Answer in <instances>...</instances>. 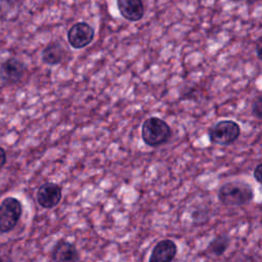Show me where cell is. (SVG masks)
Returning a JSON list of instances; mask_svg holds the SVG:
<instances>
[{
  "label": "cell",
  "instance_id": "5b68a950",
  "mask_svg": "<svg viewBox=\"0 0 262 262\" xmlns=\"http://www.w3.org/2000/svg\"><path fill=\"white\" fill-rule=\"evenodd\" d=\"M94 39V30L86 21L74 24L68 31V41L74 49L88 46Z\"/></svg>",
  "mask_w": 262,
  "mask_h": 262
},
{
  "label": "cell",
  "instance_id": "9a60e30c",
  "mask_svg": "<svg viewBox=\"0 0 262 262\" xmlns=\"http://www.w3.org/2000/svg\"><path fill=\"white\" fill-rule=\"evenodd\" d=\"M253 175H254L255 180L258 183H261V178H262V164L261 163H258L257 166L254 168Z\"/></svg>",
  "mask_w": 262,
  "mask_h": 262
},
{
  "label": "cell",
  "instance_id": "7c38bea8",
  "mask_svg": "<svg viewBox=\"0 0 262 262\" xmlns=\"http://www.w3.org/2000/svg\"><path fill=\"white\" fill-rule=\"evenodd\" d=\"M229 245H230L229 235L225 233L218 234L209 242L207 246V252L213 256L220 257L227 251Z\"/></svg>",
  "mask_w": 262,
  "mask_h": 262
},
{
  "label": "cell",
  "instance_id": "5bb4252c",
  "mask_svg": "<svg viewBox=\"0 0 262 262\" xmlns=\"http://www.w3.org/2000/svg\"><path fill=\"white\" fill-rule=\"evenodd\" d=\"M251 113L256 119L258 120L262 119V96L260 93L254 98L252 102Z\"/></svg>",
  "mask_w": 262,
  "mask_h": 262
},
{
  "label": "cell",
  "instance_id": "9c48e42d",
  "mask_svg": "<svg viewBox=\"0 0 262 262\" xmlns=\"http://www.w3.org/2000/svg\"><path fill=\"white\" fill-rule=\"evenodd\" d=\"M26 73V64L18 58L12 56L4 60L0 66V76L8 83H17Z\"/></svg>",
  "mask_w": 262,
  "mask_h": 262
},
{
  "label": "cell",
  "instance_id": "52a82bcc",
  "mask_svg": "<svg viewBox=\"0 0 262 262\" xmlns=\"http://www.w3.org/2000/svg\"><path fill=\"white\" fill-rule=\"evenodd\" d=\"M53 262H79L80 252L77 247L66 238L58 239L51 250Z\"/></svg>",
  "mask_w": 262,
  "mask_h": 262
},
{
  "label": "cell",
  "instance_id": "2e32d148",
  "mask_svg": "<svg viewBox=\"0 0 262 262\" xmlns=\"http://www.w3.org/2000/svg\"><path fill=\"white\" fill-rule=\"evenodd\" d=\"M6 159H7L6 151L3 147L0 146V169L6 164Z\"/></svg>",
  "mask_w": 262,
  "mask_h": 262
},
{
  "label": "cell",
  "instance_id": "ac0fdd59",
  "mask_svg": "<svg viewBox=\"0 0 262 262\" xmlns=\"http://www.w3.org/2000/svg\"><path fill=\"white\" fill-rule=\"evenodd\" d=\"M231 1L234 2V3H246V4H249V5H252L258 0H231Z\"/></svg>",
  "mask_w": 262,
  "mask_h": 262
},
{
  "label": "cell",
  "instance_id": "8fae6325",
  "mask_svg": "<svg viewBox=\"0 0 262 262\" xmlns=\"http://www.w3.org/2000/svg\"><path fill=\"white\" fill-rule=\"evenodd\" d=\"M67 57V48L58 41H52L47 44L41 53V59L45 64L57 66L64 61Z\"/></svg>",
  "mask_w": 262,
  "mask_h": 262
},
{
  "label": "cell",
  "instance_id": "30bf717a",
  "mask_svg": "<svg viewBox=\"0 0 262 262\" xmlns=\"http://www.w3.org/2000/svg\"><path fill=\"white\" fill-rule=\"evenodd\" d=\"M117 6L120 14L129 21H138L145 13L142 0H117Z\"/></svg>",
  "mask_w": 262,
  "mask_h": 262
},
{
  "label": "cell",
  "instance_id": "4fadbf2b",
  "mask_svg": "<svg viewBox=\"0 0 262 262\" xmlns=\"http://www.w3.org/2000/svg\"><path fill=\"white\" fill-rule=\"evenodd\" d=\"M210 219V215L208 209L206 208H198L191 213V220L194 226H202L207 223Z\"/></svg>",
  "mask_w": 262,
  "mask_h": 262
},
{
  "label": "cell",
  "instance_id": "277c9868",
  "mask_svg": "<svg viewBox=\"0 0 262 262\" xmlns=\"http://www.w3.org/2000/svg\"><path fill=\"white\" fill-rule=\"evenodd\" d=\"M23 215V204L14 196L5 198L0 204V232L8 233Z\"/></svg>",
  "mask_w": 262,
  "mask_h": 262
},
{
  "label": "cell",
  "instance_id": "e0dca14e",
  "mask_svg": "<svg viewBox=\"0 0 262 262\" xmlns=\"http://www.w3.org/2000/svg\"><path fill=\"white\" fill-rule=\"evenodd\" d=\"M261 50H262V47H261V38H259L256 42V53H257V56L259 59H261Z\"/></svg>",
  "mask_w": 262,
  "mask_h": 262
},
{
  "label": "cell",
  "instance_id": "8992f818",
  "mask_svg": "<svg viewBox=\"0 0 262 262\" xmlns=\"http://www.w3.org/2000/svg\"><path fill=\"white\" fill-rule=\"evenodd\" d=\"M37 202L44 209H53L62 198V188L55 182H45L37 190Z\"/></svg>",
  "mask_w": 262,
  "mask_h": 262
},
{
  "label": "cell",
  "instance_id": "6da1fadb",
  "mask_svg": "<svg viewBox=\"0 0 262 262\" xmlns=\"http://www.w3.org/2000/svg\"><path fill=\"white\" fill-rule=\"evenodd\" d=\"M252 185L245 180H232L223 183L218 191V201L226 207H241L248 205L254 199Z\"/></svg>",
  "mask_w": 262,
  "mask_h": 262
},
{
  "label": "cell",
  "instance_id": "d6986e66",
  "mask_svg": "<svg viewBox=\"0 0 262 262\" xmlns=\"http://www.w3.org/2000/svg\"><path fill=\"white\" fill-rule=\"evenodd\" d=\"M0 262H11V260L8 257L0 256Z\"/></svg>",
  "mask_w": 262,
  "mask_h": 262
},
{
  "label": "cell",
  "instance_id": "ba28073f",
  "mask_svg": "<svg viewBox=\"0 0 262 262\" xmlns=\"http://www.w3.org/2000/svg\"><path fill=\"white\" fill-rule=\"evenodd\" d=\"M178 253V247L173 239L159 241L152 248L148 262H172Z\"/></svg>",
  "mask_w": 262,
  "mask_h": 262
},
{
  "label": "cell",
  "instance_id": "3957f363",
  "mask_svg": "<svg viewBox=\"0 0 262 262\" xmlns=\"http://www.w3.org/2000/svg\"><path fill=\"white\" fill-rule=\"evenodd\" d=\"M241 135V127L233 120H221L211 126L208 130V137L212 144L230 145Z\"/></svg>",
  "mask_w": 262,
  "mask_h": 262
},
{
  "label": "cell",
  "instance_id": "7a4b0ae2",
  "mask_svg": "<svg viewBox=\"0 0 262 262\" xmlns=\"http://www.w3.org/2000/svg\"><path fill=\"white\" fill-rule=\"evenodd\" d=\"M172 137L170 125L159 117H149L144 120L141 126V138L150 147H158L166 144Z\"/></svg>",
  "mask_w": 262,
  "mask_h": 262
}]
</instances>
